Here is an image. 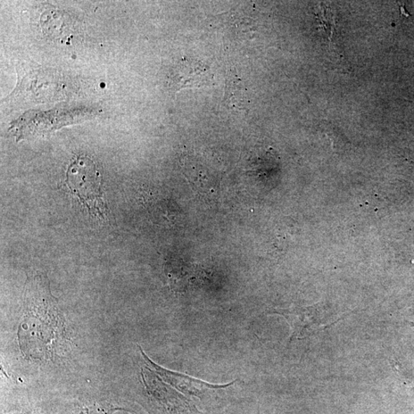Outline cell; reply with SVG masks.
I'll list each match as a JSON object with an SVG mask.
<instances>
[{"mask_svg":"<svg viewBox=\"0 0 414 414\" xmlns=\"http://www.w3.org/2000/svg\"><path fill=\"white\" fill-rule=\"evenodd\" d=\"M65 181L72 195L91 215L100 220L106 218L102 175L93 159L86 156H78L69 166Z\"/></svg>","mask_w":414,"mask_h":414,"instance_id":"cell-2","label":"cell"},{"mask_svg":"<svg viewBox=\"0 0 414 414\" xmlns=\"http://www.w3.org/2000/svg\"><path fill=\"white\" fill-rule=\"evenodd\" d=\"M223 102L232 109L242 111L250 105V96L245 83L233 69L229 70L227 74Z\"/></svg>","mask_w":414,"mask_h":414,"instance_id":"cell-5","label":"cell"},{"mask_svg":"<svg viewBox=\"0 0 414 414\" xmlns=\"http://www.w3.org/2000/svg\"><path fill=\"white\" fill-rule=\"evenodd\" d=\"M18 336L21 352L27 359H53L68 346L64 319L45 275L27 279Z\"/></svg>","mask_w":414,"mask_h":414,"instance_id":"cell-1","label":"cell"},{"mask_svg":"<svg viewBox=\"0 0 414 414\" xmlns=\"http://www.w3.org/2000/svg\"><path fill=\"white\" fill-rule=\"evenodd\" d=\"M9 414H22V413H18V412H16V413H9Z\"/></svg>","mask_w":414,"mask_h":414,"instance_id":"cell-7","label":"cell"},{"mask_svg":"<svg viewBox=\"0 0 414 414\" xmlns=\"http://www.w3.org/2000/svg\"><path fill=\"white\" fill-rule=\"evenodd\" d=\"M117 410H124V409L109 402L100 401L80 405L76 414H113Z\"/></svg>","mask_w":414,"mask_h":414,"instance_id":"cell-6","label":"cell"},{"mask_svg":"<svg viewBox=\"0 0 414 414\" xmlns=\"http://www.w3.org/2000/svg\"><path fill=\"white\" fill-rule=\"evenodd\" d=\"M270 314L283 316L291 327V340L307 338L337 323L328 321L317 307L272 310Z\"/></svg>","mask_w":414,"mask_h":414,"instance_id":"cell-3","label":"cell"},{"mask_svg":"<svg viewBox=\"0 0 414 414\" xmlns=\"http://www.w3.org/2000/svg\"><path fill=\"white\" fill-rule=\"evenodd\" d=\"M211 70L200 60L184 58L169 74V85L175 92L184 88H201L211 79Z\"/></svg>","mask_w":414,"mask_h":414,"instance_id":"cell-4","label":"cell"}]
</instances>
